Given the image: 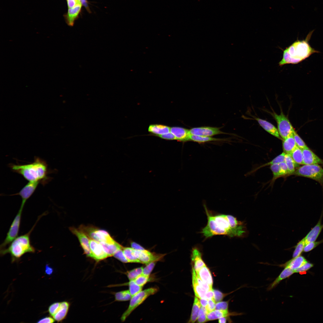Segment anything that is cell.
<instances>
[{
    "label": "cell",
    "mask_w": 323,
    "mask_h": 323,
    "mask_svg": "<svg viewBox=\"0 0 323 323\" xmlns=\"http://www.w3.org/2000/svg\"><path fill=\"white\" fill-rule=\"evenodd\" d=\"M207 216V223L202 230L201 233L206 238L217 235L230 237H241L246 232L243 223L239 221L234 216L228 214L214 215L204 205Z\"/></svg>",
    "instance_id": "obj_1"
},
{
    "label": "cell",
    "mask_w": 323,
    "mask_h": 323,
    "mask_svg": "<svg viewBox=\"0 0 323 323\" xmlns=\"http://www.w3.org/2000/svg\"><path fill=\"white\" fill-rule=\"evenodd\" d=\"M314 31H310L305 39L296 40L284 50L282 59L279 63V66L288 64H297L312 54L319 52L312 48L309 43Z\"/></svg>",
    "instance_id": "obj_2"
},
{
    "label": "cell",
    "mask_w": 323,
    "mask_h": 323,
    "mask_svg": "<svg viewBox=\"0 0 323 323\" xmlns=\"http://www.w3.org/2000/svg\"><path fill=\"white\" fill-rule=\"evenodd\" d=\"M45 214V213H44L39 216L36 222L28 233L17 237L7 248L0 250L1 256H4L7 254H10L11 262L13 263L19 261L22 257L26 253H34L36 250L35 248L31 244L30 234L40 219Z\"/></svg>",
    "instance_id": "obj_3"
},
{
    "label": "cell",
    "mask_w": 323,
    "mask_h": 323,
    "mask_svg": "<svg viewBox=\"0 0 323 323\" xmlns=\"http://www.w3.org/2000/svg\"><path fill=\"white\" fill-rule=\"evenodd\" d=\"M12 170L21 175L29 182H40L46 179L48 173L47 165L41 159L35 158L32 163L25 164H12Z\"/></svg>",
    "instance_id": "obj_4"
},
{
    "label": "cell",
    "mask_w": 323,
    "mask_h": 323,
    "mask_svg": "<svg viewBox=\"0 0 323 323\" xmlns=\"http://www.w3.org/2000/svg\"><path fill=\"white\" fill-rule=\"evenodd\" d=\"M158 291L156 288H150L141 291L132 296L127 309L121 317L122 322L124 321L131 313L138 306L142 304L149 296L153 295Z\"/></svg>",
    "instance_id": "obj_5"
},
{
    "label": "cell",
    "mask_w": 323,
    "mask_h": 323,
    "mask_svg": "<svg viewBox=\"0 0 323 323\" xmlns=\"http://www.w3.org/2000/svg\"><path fill=\"white\" fill-rule=\"evenodd\" d=\"M293 174L323 182V169L317 164H304L295 171Z\"/></svg>",
    "instance_id": "obj_6"
},
{
    "label": "cell",
    "mask_w": 323,
    "mask_h": 323,
    "mask_svg": "<svg viewBox=\"0 0 323 323\" xmlns=\"http://www.w3.org/2000/svg\"><path fill=\"white\" fill-rule=\"evenodd\" d=\"M80 228L87 236L99 243H112L115 241L106 231L91 226H81Z\"/></svg>",
    "instance_id": "obj_7"
},
{
    "label": "cell",
    "mask_w": 323,
    "mask_h": 323,
    "mask_svg": "<svg viewBox=\"0 0 323 323\" xmlns=\"http://www.w3.org/2000/svg\"><path fill=\"white\" fill-rule=\"evenodd\" d=\"M23 208V207L20 206L19 210L11 225L4 240L0 245V250L6 248L7 245L10 244L17 237Z\"/></svg>",
    "instance_id": "obj_8"
},
{
    "label": "cell",
    "mask_w": 323,
    "mask_h": 323,
    "mask_svg": "<svg viewBox=\"0 0 323 323\" xmlns=\"http://www.w3.org/2000/svg\"><path fill=\"white\" fill-rule=\"evenodd\" d=\"M272 115L277 122L279 135L283 140L293 134L294 129L288 118L283 112H281L279 115L275 112Z\"/></svg>",
    "instance_id": "obj_9"
},
{
    "label": "cell",
    "mask_w": 323,
    "mask_h": 323,
    "mask_svg": "<svg viewBox=\"0 0 323 323\" xmlns=\"http://www.w3.org/2000/svg\"><path fill=\"white\" fill-rule=\"evenodd\" d=\"M133 249V253L141 263L146 265L151 262L160 260L164 256L163 255L153 254L145 249L137 250Z\"/></svg>",
    "instance_id": "obj_10"
},
{
    "label": "cell",
    "mask_w": 323,
    "mask_h": 323,
    "mask_svg": "<svg viewBox=\"0 0 323 323\" xmlns=\"http://www.w3.org/2000/svg\"><path fill=\"white\" fill-rule=\"evenodd\" d=\"M190 135L202 136L212 137L220 134H225L220 130V128L210 127H202L192 128L189 130Z\"/></svg>",
    "instance_id": "obj_11"
},
{
    "label": "cell",
    "mask_w": 323,
    "mask_h": 323,
    "mask_svg": "<svg viewBox=\"0 0 323 323\" xmlns=\"http://www.w3.org/2000/svg\"><path fill=\"white\" fill-rule=\"evenodd\" d=\"M71 232L78 238L84 252L87 256L92 258V254L89 245V240L87 235L80 229L73 227L70 228Z\"/></svg>",
    "instance_id": "obj_12"
},
{
    "label": "cell",
    "mask_w": 323,
    "mask_h": 323,
    "mask_svg": "<svg viewBox=\"0 0 323 323\" xmlns=\"http://www.w3.org/2000/svg\"><path fill=\"white\" fill-rule=\"evenodd\" d=\"M89 240L92 258L97 261H99L108 257L99 242L92 239Z\"/></svg>",
    "instance_id": "obj_13"
},
{
    "label": "cell",
    "mask_w": 323,
    "mask_h": 323,
    "mask_svg": "<svg viewBox=\"0 0 323 323\" xmlns=\"http://www.w3.org/2000/svg\"><path fill=\"white\" fill-rule=\"evenodd\" d=\"M40 182H29L17 194L14 195H19L21 197V205L24 206L27 200L34 193Z\"/></svg>",
    "instance_id": "obj_14"
},
{
    "label": "cell",
    "mask_w": 323,
    "mask_h": 323,
    "mask_svg": "<svg viewBox=\"0 0 323 323\" xmlns=\"http://www.w3.org/2000/svg\"><path fill=\"white\" fill-rule=\"evenodd\" d=\"M191 256L193 268L197 272L205 265L202 258L201 252L199 248L195 247L192 248Z\"/></svg>",
    "instance_id": "obj_15"
},
{
    "label": "cell",
    "mask_w": 323,
    "mask_h": 323,
    "mask_svg": "<svg viewBox=\"0 0 323 323\" xmlns=\"http://www.w3.org/2000/svg\"><path fill=\"white\" fill-rule=\"evenodd\" d=\"M303 164H323V162L309 148L302 150Z\"/></svg>",
    "instance_id": "obj_16"
},
{
    "label": "cell",
    "mask_w": 323,
    "mask_h": 323,
    "mask_svg": "<svg viewBox=\"0 0 323 323\" xmlns=\"http://www.w3.org/2000/svg\"><path fill=\"white\" fill-rule=\"evenodd\" d=\"M188 129L178 127L170 128V132L175 137L178 141L181 142L189 141L190 135Z\"/></svg>",
    "instance_id": "obj_17"
},
{
    "label": "cell",
    "mask_w": 323,
    "mask_h": 323,
    "mask_svg": "<svg viewBox=\"0 0 323 323\" xmlns=\"http://www.w3.org/2000/svg\"><path fill=\"white\" fill-rule=\"evenodd\" d=\"M322 214L317 224L304 237L305 244L315 241L320 234L323 228V224L321 223Z\"/></svg>",
    "instance_id": "obj_18"
},
{
    "label": "cell",
    "mask_w": 323,
    "mask_h": 323,
    "mask_svg": "<svg viewBox=\"0 0 323 323\" xmlns=\"http://www.w3.org/2000/svg\"><path fill=\"white\" fill-rule=\"evenodd\" d=\"M82 4L79 3L74 7L68 8V12L65 15V18L67 24L70 26H72L74 22L80 11Z\"/></svg>",
    "instance_id": "obj_19"
},
{
    "label": "cell",
    "mask_w": 323,
    "mask_h": 323,
    "mask_svg": "<svg viewBox=\"0 0 323 323\" xmlns=\"http://www.w3.org/2000/svg\"><path fill=\"white\" fill-rule=\"evenodd\" d=\"M307 262L304 257L300 255L293 258L285 263L280 265V266L284 268H289L295 272V270Z\"/></svg>",
    "instance_id": "obj_20"
},
{
    "label": "cell",
    "mask_w": 323,
    "mask_h": 323,
    "mask_svg": "<svg viewBox=\"0 0 323 323\" xmlns=\"http://www.w3.org/2000/svg\"><path fill=\"white\" fill-rule=\"evenodd\" d=\"M69 307V304L68 302L65 301L61 302L59 308L52 317L58 322L62 321L66 317Z\"/></svg>",
    "instance_id": "obj_21"
},
{
    "label": "cell",
    "mask_w": 323,
    "mask_h": 323,
    "mask_svg": "<svg viewBox=\"0 0 323 323\" xmlns=\"http://www.w3.org/2000/svg\"><path fill=\"white\" fill-rule=\"evenodd\" d=\"M192 279L193 286L196 296L200 299H206L205 295L207 291L198 283L196 278V273L193 268L192 271Z\"/></svg>",
    "instance_id": "obj_22"
},
{
    "label": "cell",
    "mask_w": 323,
    "mask_h": 323,
    "mask_svg": "<svg viewBox=\"0 0 323 323\" xmlns=\"http://www.w3.org/2000/svg\"><path fill=\"white\" fill-rule=\"evenodd\" d=\"M255 119L260 125L267 132L274 136L281 139L278 130L272 124L259 118H255Z\"/></svg>",
    "instance_id": "obj_23"
},
{
    "label": "cell",
    "mask_w": 323,
    "mask_h": 323,
    "mask_svg": "<svg viewBox=\"0 0 323 323\" xmlns=\"http://www.w3.org/2000/svg\"><path fill=\"white\" fill-rule=\"evenodd\" d=\"M170 127L161 124H151L150 125L148 131L151 134L156 136L168 133L170 132Z\"/></svg>",
    "instance_id": "obj_24"
},
{
    "label": "cell",
    "mask_w": 323,
    "mask_h": 323,
    "mask_svg": "<svg viewBox=\"0 0 323 323\" xmlns=\"http://www.w3.org/2000/svg\"><path fill=\"white\" fill-rule=\"evenodd\" d=\"M295 272L288 267H285L280 275L268 287L267 290H270L276 287L283 280L290 276Z\"/></svg>",
    "instance_id": "obj_25"
},
{
    "label": "cell",
    "mask_w": 323,
    "mask_h": 323,
    "mask_svg": "<svg viewBox=\"0 0 323 323\" xmlns=\"http://www.w3.org/2000/svg\"><path fill=\"white\" fill-rule=\"evenodd\" d=\"M282 147L284 152L287 154H290L297 147L294 138L293 134L283 140Z\"/></svg>",
    "instance_id": "obj_26"
},
{
    "label": "cell",
    "mask_w": 323,
    "mask_h": 323,
    "mask_svg": "<svg viewBox=\"0 0 323 323\" xmlns=\"http://www.w3.org/2000/svg\"><path fill=\"white\" fill-rule=\"evenodd\" d=\"M196 273L203 281L212 287L213 282L211 275L210 270L206 265Z\"/></svg>",
    "instance_id": "obj_27"
},
{
    "label": "cell",
    "mask_w": 323,
    "mask_h": 323,
    "mask_svg": "<svg viewBox=\"0 0 323 323\" xmlns=\"http://www.w3.org/2000/svg\"><path fill=\"white\" fill-rule=\"evenodd\" d=\"M100 243L108 257L113 256L114 253L118 250L123 248L122 246L116 242L112 243L103 242Z\"/></svg>",
    "instance_id": "obj_28"
},
{
    "label": "cell",
    "mask_w": 323,
    "mask_h": 323,
    "mask_svg": "<svg viewBox=\"0 0 323 323\" xmlns=\"http://www.w3.org/2000/svg\"><path fill=\"white\" fill-rule=\"evenodd\" d=\"M226 139L217 138L212 137L202 136L190 135L189 141L199 143H203L211 141H226Z\"/></svg>",
    "instance_id": "obj_29"
},
{
    "label": "cell",
    "mask_w": 323,
    "mask_h": 323,
    "mask_svg": "<svg viewBox=\"0 0 323 323\" xmlns=\"http://www.w3.org/2000/svg\"><path fill=\"white\" fill-rule=\"evenodd\" d=\"M228 310H214L207 314V321L212 320L226 317L229 316Z\"/></svg>",
    "instance_id": "obj_30"
},
{
    "label": "cell",
    "mask_w": 323,
    "mask_h": 323,
    "mask_svg": "<svg viewBox=\"0 0 323 323\" xmlns=\"http://www.w3.org/2000/svg\"><path fill=\"white\" fill-rule=\"evenodd\" d=\"M201 306L200 302L198 298L195 297L190 319L188 322L194 323L198 319L199 313Z\"/></svg>",
    "instance_id": "obj_31"
},
{
    "label": "cell",
    "mask_w": 323,
    "mask_h": 323,
    "mask_svg": "<svg viewBox=\"0 0 323 323\" xmlns=\"http://www.w3.org/2000/svg\"><path fill=\"white\" fill-rule=\"evenodd\" d=\"M290 154L296 164H303L302 150L297 147Z\"/></svg>",
    "instance_id": "obj_32"
},
{
    "label": "cell",
    "mask_w": 323,
    "mask_h": 323,
    "mask_svg": "<svg viewBox=\"0 0 323 323\" xmlns=\"http://www.w3.org/2000/svg\"><path fill=\"white\" fill-rule=\"evenodd\" d=\"M123 250L124 255L129 262L141 263L135 256L133 249L132 247L123 248Z\"/></svg>",
    "instance_id": "obj_33"
},
{
    "label": "cell",
    "mask_w": 323,
    "mask_h": 323,
    "mask_svg": "<svg viewBox=\"0 0 323 323\" xmlns=\"http://www.w3.org/2000/svg\"><path fill=\"white\" fill-rule=\"evenodd\" d=\"M132 296L129 290H124L116 293L115 294V301H125L131 299Z\"/></svg>",
    "instance_id": "obj_34"
},
{
    "label": "cell",
    "mask_w": 323,
    "mask_h": 323,
    "mask_svg": "<svg viewBox=\"0 0 323 323\" xmlns=\"http://www.w3.org/2000/svg\"><path fill=\"white\" fill-rule=\"evenodd\" d=\"M284 162L288 167V174H293L295 171V167L296 164L294 162L290 154H286L285 156Z\"/></svg>",
    "instance_id": "obj_35"
},
{
    "label": "cell",
    "mask_w": 323,
    "mask_h": 323,
    "mask_svg": "<svg viewBox=\"0 0 323 323\" xmlns=\"http://www.w3.org/2000/svg\"><path fill=\"white\" fill-rule=\"evenodd\" d=\"M128 285L129 286V291L132 297L142 291L143 287L137 284L134 280L129 281Z\"/></svg>",
    "instance_id": "obj_36"
},
{
    "label": "cell",
    "mask_w": 323,
    "mask_h": 323,
    "mask_svg": "<svg viewBox=\"0 0 323 323\" xmlns=\"http://www.w3.org/2000/svg\"><path fill=\"white\" fill-rule=\"evenodd\" d=\"M142 267L136 268L127 272V276L129 281L134 280L142 274Z\"/></svg>",
    "instance_id": "obj_37"
},
{
    "label": "cell",
    "mask_w": 323,
    "mask_h": 323,
    "mask_svg": "<svg viewBox=\"0 0 323 323\" xmlns=\"http://www.w3.org/2000/svg\"><path fill=\"white\" fill-rule=\"evenodd\" d=\"M305 242L304 237L299 241L295 246V249L293 252L292 257L295 258L300 255L303 251Z\"/></svg>",
    "instance_id": "obj_38"
},
{
    "label": "cell",
    "mask_w": 323,
    "mask_h": 323,
    "mask_svg": "<svg viewBox=\"0 0 323 323\" xmlns=\"http://www.w3.org/2000/svg\"><path fill=\"white\" fill-rule=\"evenodd\" d=\"M286 154L285 153L283 152L281 154L276 157L270 162L265 164L259 167L256 169V170L265 166L271 165L275 164H279L281 162H284L285 156Z\"/></svg>",
    "instance_id": "obj_39"
},
{
    "label": "cell",
    "mask_w": 323,
    "mask_h": 323,
    "mask_svg": "<svg viewBox=\"0 0 323 323\" xmlns=\"http://www.w3.org/2000/svg\"><path fill=\"white\" fill-rule=\"evenodd\" d=\"M270 168L273 174L272 180L283 176L279 164H275L271 165Z\"/></svg>",
    "instance_id": "obj_40"
},
{
    "label": "cell",
    "mask_w": 323,
    "mask_h": 323,
    "mask_svg": "<svg viewBox=\"0 0 323 323\" xmlns=\"http://www.w3.org/2000/svg\"><path fill=\"white\" fill-rule=\"evenodd\" d=\"M293 136L297 146L301 150L308 148L305 142L295 130L293 132Z\"/></svg>",
    "instance_id": "obj_41"
},
{
    "label": "cell",
    "mask_w": 323,
    "mask_h": 323,
    "mask_svg": "<svg viewBox=\"0 0 323 323\" xmlns=\"http://www.w3.org/2000/svg\"><path fill=\"white\" fill-rule=\"evenodd\" d=\"M207 312L205 307L201 306L200 309L198 317V322L203 323L207 321Z\"/></svg>",
    "instance_id": "obj_42"
},
{
    "label": "cell",
    "mask_w": 323,
    "mask_h": 323,
    "mask_svg": "<svg viewBox=\"0 0 323 323\" xmlns=\"http://www.w3.org/2000/svg\"><path fill=\"white\" fill-rule=\"evenodd\" d=\"M323 243V239L319 241L312 242L305 244L303 251L304 252H309L315 248L320 244Z\"/></svg>",
    "instance_id": "obj_43"
},
{
    "label": "cell",
    "mask_w": 323,
    "mask_h": 323,
    "mask_svg": "<svg viewBox=\"0 0 323 323\" xmlns=\"http://www.w3.org/2000/svg\"><path fill=\"white\" fill-rule=\"evenodd\" d=\"M149 280V276L141 274L138 277L134 280L137 284L143 287L148 282Z\"/></svg>",
    "instance_id": "obj_44"
},
{
    "label": "cell",
    "mask_w": 323,
    "mask_h": 323,
    "mask_svg": "<svg viewBox=\"0 0 323 323\" xmlns=\"http://www.w3.org/2000/svg\"><path fill=\"white\" fill-rule=\"evenodd\" d=\"M123 249H119L118 250L114 253L113 256L115 258L123 263H128V261L124 255L123 252Z\"/></svg>",
    "instance_id": "obj_45"
},
{
    "label": "cell",
    "mask_w": 323,
    "mask_h": 323,
    "mask_svg": "<svg viewBox=\"0 0 323 323\" xmlns=\"http://www.w3.org/2000/svg\"><path fill=\"white\" fill-rule=\"evenodd\" d=\"M155 264V262H153L146 264L147 266L143 268L142 274L149 276L153 269Z\"/></svg>",
    "instance_id": "obj_46"
},
{
    "label": "cell",
    "mask_w": 323,
    "mask_h": 323,
    "mask_svg": "<svg viewBox=\"0 0 323 323\" xmlns=\"http://www.w3.org/2000/svg\"><path fill=\"white\" fill-rule=\"evenodd\" d=\"M60 302H56L51 304L48 307V312L50 315L52 317L55 314L60 305Z\"/></svg>",
    "instance_id": "obj_47"
},
{
    "label": "cell",
    "mask_w": 323,
    "mask_h": 323,
    "mask_svg": "<svg viewBox=\"0 0 323 323\" xmlns=\"http://www.w3.org/2000/svg\"><path fill=\"white\" fill-rule=\"evenodd\" d=\"M228 302H219L215 305V310H228Z\"/></svg>",
    "instance_id": "obj_48"
},
{
    "label": "cell",
    "mask_w": 323,
    "mask_h": 323,
    "mask_svg": "<svg viewBox=\"0 0 323 323\" xmlns=\"http://www.w3.org/2000/svg\"><path fill=\"white\" fill-rule=\"evenodd\" d=\"M214 294V299L216 302L221 301L225 296V295L220 291L217 290H213Z\"/></svg>",
    "instance_id": "obj_49"
},
{
    "label": "cell",
    "mask_w": 323,
    "mask_h": 323,
    "mask_svg": "<svg viewBox=\"0 0 323 323\" xmlns=\"http://www.w3.org/2000/svg\"><path fill=\"white\" fill-rule=\"evenodd\" d=\"M196 278L199 284L207 292L213 290L212 287L210 286L206 283L203 281L196 273Z\"/></svg>",
    "instance_id": "obj_50"
},
{
    "label": "cell",
    "mask_w": 323,
    "mask_h": 323,
    "mask_svg": "<svg viewBox=\"0 0 323 323\" xmlns=\"http://www.w3.org/2000/svg\"><path fill=\"white\" fill-rule=\"evenodd\" d=\"M313 266V264L307 262L295 270V272H302L308 270Z\"/></svg>",
    "instance_id": "obj_51"
},
{
    "label": "cell",
    "mask_w": 323,
    "mask_h": 323,
    "mask_svg": "<svg viewBox=\"0 0 323 323\" xmlns=\"http://www.w3.org/2000/svg\"><path fill=\"white\" fill-rule=\"evenodd\" d=\"M215 302L214 299L208 300V304L205 307L207 313L215 310Z\"/></svg>",
    "instance_id": "obj_52"
},
{
    "label": "cell",
    "mask_w": 323,
    "mask_h": 323,
    "mask_svg": "<svg viewBox=\"0 0 323 323\" xmlns=\"http://www.w3.org/2000/svg\"><path fill=\"white\" fill-rule=\"evenodd\" d=\"M156 136L161 138L167 140H176L174 135L170 132L163 135H158Z\"/></svg>",
    "instance_id": "obj_53"
},
{
    "label": "cell",
    "mask_w": 323,
    "mask_h": 323,
    "mask_svg": "<svg viewBox=\"0 0 323 323\" xmlns=\"http://www.w3.org/2000/svg\"><path fill=\"white\" fill-rule=\"evenodd\" d=\"M279 164L283 176L288 174V167L285 162H281Z\"/></svg>",
    "instance_id": "obj_54"
},
{
    "label": "cell",
    "mask_w": 323,
    "mask_h": 323,
    "mask_svg": "<svg viewBox=\"0 0 323 323\" xmlns=\"http://www.w3.org/2000/svg\"><path fill=\"white\" fill-rule=\"evenodd\" d=\"M55 320L51 316H47L45 317L42 319H40L38 320L37 323H54L55 322Z\"/></svg>",
    "instance_id": "obj_55"
},
{
    "label": "cell",
    "mask_w": 323,
    "mask_h": 323,
    "mask_svg": "<svg viewBox=\"0 0 323 323\" xmlns=\"http://www.w3.org/2000/svg\"><path fill=\"white\" fill-rule=\"evenodd\" d=\"M68 8L74 7L77 4L81 3L80 0H67Z\"/></svg>",
    "instance_id": "obj_56"
},
{
    "label": "cell",
    "mask_w": 323,
    "mask_h": 323,
    "mask_svg": "<svg viewBox=\"0 0 323 323\" xmlns=\"http://www.w3.org/2000/svg\"><path fill=\"white\" fill-rule=\"evenodd\" d=\"M53 268L50 266L48 264H47L46 265L45 272L46 275H51L53 273Z\"/></svg>",
    "instance_id": "obj_57"
},
{
    "label": "cell",
    "mask_w": 323,
    "mask_h": 323,
    "mask_svg": "<svg viewBox=\"0 0 323 323\" xmlns=\"http://www.w3.org/2000/svg\"><path fill=\"white\" fill-rule=\"evenodd\" d=\"M205 297L206 299L208 300L211 299H214V294L213 290H210L207 292Z\"/></svg>",
    "instance_id": "obj_58"
},
{
    "label": "cell",
    "mask_w": 323,
    "mask_h": 323,
    "mask_svg": "<svg viewBox=\"0 0 323 323\" xmlns=\"http://www.w3.org/2000/svg\"><path fill=\"white\" fill-rule=\"evenodd\" d=\"M131 246L132 248L135 250H143L145 249L139 244L134 242L131 243Z\"/></svg>",
    "instance_id": "obj_59"
},
{
    "label": "cell",
    "mask_w": 323,
    "mask_h": 323,
    "mask_svg": "<svg viewBox=\"0 0 323 323\" xmlns=\"http://www.w3.org/2000/svg\"><path fill=\"white\" fill-rule=\"evenodd\" d=\"M199 301L201 306L204 307H205L208 303V300L206 299H200Z\"/></svg>",
    "instance_id": "obj_60"
},
{
    "label": "cell",
    "mask_w": 323,
    "mask_h": 323,
    "mask_svg": "<svg viewBox=\"0 0 323 323\" xmlns=\"http://www.w3.org/2000/svg\"><path fill=\"white\" fill-rule=\"evenodd\" d=\"M226 317H223L219 319V322L226 323Z\"/></svg>",
    "instance_id": "obj_61"
},
{
    "label": "cell",
    "mask_w": 323,
    "mask_h": 323,
    "mask_svg": "<svg viewBox=\"0 0 323 323\" xmlns=\"http://www.w3.org/2000/svg\"><path fill=\"white\" fill-rule=\"evenodd\" d=\"M80 2L82 4L84 5L85 7H87V2L86 0H80Z\"/></svg>",
    "instance_id": "obj_62"
}]
</instances>
